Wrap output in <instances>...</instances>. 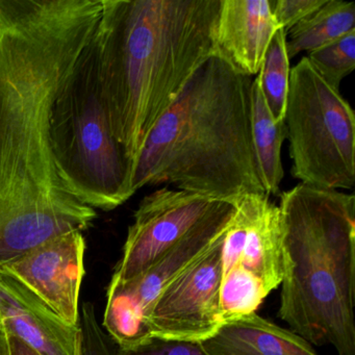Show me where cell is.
Wrapping results in <instances>:
<instances>
[{"instance_id": "6da1fadb", "label": "cell", "mask_w": 355, "mask_h": 355, "mask_svg": "<svg viewBox=\"0 0 355 355\" xmlns=\"http://www.w3.org/2000/svg\"><path fill=\"white\" fill-rule=\"evenodd\" d=\"M101 11L103 0H0V268L96 219L60 180L51 121Z\"/></svg>"}, {"instance_id": "7a4b0ae2", "label": "cell", "mask_w": 355, "mask_h": 355, "mask_svg": "<svg viewBox=\"0 0 355 355\" xmlns=\"http://www.w3.org/2000/svg\"><path fill=\"white\" fill-rule=\"evenodd\" d=\"M221 0H103L95 31L114 136L135 161L157 120L215 55Z\"/></svg>"}, {"instance_id": "3957f363", "label": "cell", "mask_w": 355, "mask_h": 355, "mask_svg": "<svg viewBox=\"0 0 355 355\" xmlns=\"http://www.w3.org/2000/svg\"><path fill=\"white\" fill-rule=\"evenodd\" d=\"M251 83L222 58H209L147 136L132 167L134 192L170 184L230 201L265 193L251 136Z\"/></svg>"}, {"instance_id": "277c9868", "label": "cell", "mask_w": 355, "mask_h": 355, "mask_svg": "<svg viewBox=\"0 0 355 355\" xmlns=\"http://www.w3.org/2000/svg\"><path fill=\"white\" fill-rule=\"evenodd\" d=\"M278 317L313 346L355 355V197L299 184L279 194Z\"/></svg>"}, {"instance_id": "5b68a950", "label": "cell", "mask_w": 355, "mask_h": 355, "mask_svg": "<svg viewBox=\"0 0 355 355\" xmlns=\"http://www.w3.org/2000/svg\"><path fill=\"white\" fill-rule=\"evenodd\" d=\"M51 142L62 184L83 205L110 211L136 194L132 162L114 136L103 101L95 32L55 99Z\"/></svg>"}, {"instance_id": "8992f818", "label": "cell", "mask_w": 355, "mask_h": 355, "mask_svg": "<svg viewBox=\"0 0 355 355\" xmlns=\"http://www.w3.org/2000/svg\"><path fill=\"white\" fill-rule=\"evenodd\" d=\"M284 123L296 180L324 190L353 189L354 113L306 57L291 69Z\"/></svg>"}, {"instance_id": "52a82bcc", "label": "cell", "mask_w": 355, "mask_h": 355, "mask_svg": "<svg viewBox=\"0 0 355 355\" xmlns=\"http://www.w3.org/2000/svg\"><path fill=\"white\" fill-rule=\"evenodd\" d=\"M236 202L195 230L144 273L121 284L110 282L103 328L118 348H130L150 340L146 320L155 299L174 278L223 240Z\"/></svg>"}, {"instance_id": "ba28073f", "label": "cell", "mask_w": 355, "mask_h": 355, "mask_svg": "<svg viewBox=\"0 0 355 355\" xmlns=\"http://www.w3.org/2000/svg\"><path fill=\"white\" fill-rule=\"evenodd\" d=\"M234 202L168 187L146 195L128 228L122 257L111 282L121 284L144 273Z\"/></svg>"}, {"instance_id": "9c48e42d", "label": "cell", "mask_w": 355, "mask_h": 355, "mask_svg": "<svg viewBox=\"0 0 355 355\" xmlns=\"http://www.w3.org/2000/svg\"><path fill=\"white\" fill-rule=\"evenodd\" d=\"M222 243L162 291L147 315L149 338L201 343L223 325L220 307Z\"/></svg>"}, {"instance_id": "30bf717a", "label": "cell", "mask_w": 355, "mask_h": 355, "mask_svg": "<svg viewBox=\"0 0 355 355\" xmlns=\"http://www.w3.org/2000/svg\"><path fill=\"white\" fill-rule=\"evenodd\" d=\"M282 242L279 207L269 195L241 197L222 243V275L246 274L259 280L270 294L284 276Z\"/></svg>"}, {"instance_id": "8fae6325", "label": "cell", "mask_w": 355, "mask_h": 355, "mask_svg": "<svg viewBox=\"0 0 355 355\" xmlns=\"http://www.w3.org/2000/svg\"><path fill=\"white\" fill-rule=\"evenodd\" d=\"M85 251L83 232H66L3 266L0 273L28 288L66 323L78 326Z\"/></svg>"}, {"instance_id": "7c38bea8", "label": "cell", "mask_w": 355, "mask_h": 355, "mask_svg": "<svg viewBox=\"0 0 355 355\" xmlns=\"http://www.w3.org/2000/svg\"><path fill=\"white\" fill-rule=\"evenodd\" d=\"M0 317L10 336L40 355H83L80 323H66L28 288L1 273Z\"/></svg>"}, {"instance_id": "4fadbf2b", "label": "cell", "mask_w": 355, "mask_h": 355, "mask_svg": "<svg viewBox=\"0 0 355 355\" xmlns=\"http://www.w3.org/2000/svg\"><path fill=\"white\" fill-rule=\"evenodd\" d=\"M270 0H221L215 34V55L245 76H257L279 30Z\"/></svg>"}, {"instance_id": "5bb4252c", "label": "cell", "mask_w": 355, "mask_h": 355, "mask_svg": "<svg viewBox=\"0 0 355 355\" xmlns=\"http://www.w3.org/2000/svg\"><path fill=\"white\" fill-rule=\"evenodd\" d=\"M200 344L209 355H320L302 336L257 313L225 322Z\"/></svg>"}, {"instance_id": "9a60e30c", "label": "cell", "mask_w": 355, "mask_h": 355, "mask_svg": "<svg viewBox=\"0 0 355 355\" xmlns=\"http://www.w3.org/2000/svg\"><path fill=\"white\" fill-rule=\"evenodd\" d=\"M250 121L253 149L261 186L266 194L278 196L284 176L282 149L286 139V123L274 120L266 105L257 78L251 83Z\"/></svg>"}, {"instance_id": "2e32d148", "label": "cell", "mask_w": 355, "mask_h": 355, "mask_svg": "<svg viewBox=\"0 0 355 355\" xmlns=\"http://www.w3.org/2000/svg\"><path fill=\"white\" fill-rule=\"evenodd\" d=\"M355 32V3L327 0L318 11L286 32L288 59L311 53Z\"/></svg>"}, {"instance_id": "e0dca14e", "label": "cell", "mask_w": 355, "mask_h": 355, "mask_svg": "<svg viewBox=\"0 0 355 355\" xmlns=\"http://www.w3.org/2000/svg\"><path fill=\"white\" fill-rule=\"evenodd\" d=\"M290 59L286 53V33L279 28L274 35L255 78L266 105L276 122L284 121L290 83Z\"/></svg>"}, {"instance_id": "ac0fdd59", "label": "cell", "mask_w": 355, "mask_h": 355, "mask_svg": "<svg viewBox=\"0 0 355 355\" xmlns=\"http://www.w3.org/2000/svg\"><path fill=\"white\" fill-rule=\"evenodd\" d=\"M307 60L318 73L334 88L355 68V32L311 51Z\"/></svg>"}, {"instance_id": "d6986e66", "label": "cell", "mask_w": 355, "mask_h": 355, "mask_svg": "<svg viewBox=\"0 0 355 355\" xmlns=\"http://www.w3.org/2000/svg\"><path fill=\"white\" fill-rule=\"evenodd\" d=\"M83 355H116L117 347L97 320L95 306L85 303L80 313Z\"/></svg>"}, {"instance_id": "ffe728a7", "label": "cell", "mask_w": 355, "mask_h": 355, "mask_svg": "<svg viewBox=\"0 0 355 355\" xmlns=\"http://www.w3.org/2000/svg\"><path fill=\"white\" fill-rule=\"evenodd\" d=\"M327 0H270L272 13L286 33L325 5Z\"/></svg>"}, {"instance_id": "44dd1931", "label": "cell", "mask_w": 355, "mask_h": 355, "mask_svg": "<svg viewBox=\"0 0 355 355\" xmlns=\"http://www.w3.org/2000/svg\"><path fill=\"white\" fill-rule=\"evenodd\" d=\"M116 355H209L200 343L150 338L130 348H118Z\"/></svg>"}, {"instance_id": "7402d4cb", "label": "cell", "mask_w": 355, "mask_h": 355, "mask_svg": "<svg viewBox=\"0 0 355 355\" xmlns=\"http://www.w3.org/2000/svg\"><path fill=\"white\" fill-rule=\"evenodd\" d=\"M10 343H11V355H40L15 336H11Z\"/></svg>"}, {"instance_id": "603a6c76", "label": "cell", "mask_w": 355, "mask_h": 355, "mask_svg": "<svg viewBox=\"0 0 355 355\" xmlns=\"http://www.w3.org/2000/svg\"><path fill=\"white\" fill-rule=\"evenodd\" d=\"M9 332L3 325V321H0V355H11V343H10Z\"/></svg>"}, {"instance_id": "cb8c5ba5", "label": "cell", "mask_w": 355, "mask_h": 355, "mask_svg": "<svg viewBox=\"0 0 355 355\" xmlns=\"http://www.w3.org/2000/svg\"><path fill=\"white\" fill-rule=\"evenodd\" d=\"M0 321H1V317H0Z\"/></svg>"}]
</instances>
